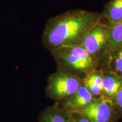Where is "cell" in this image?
Here are the masks:
<instances>
[{"label":"cell","instance_id":"cell-1","mask_svg":"<svg viewBox=\"0 0 122 122\" xmlns=\"http://www.w3.org/2000/svg\"><path fill=\"white\" fill-rule=\"evenodd\" d=\"M102 20L101 13L75 9L49 18L42 44L50 53L63 47L81 45L89 31Z\"/></svg>","mask_w":122,"mask_h":122},{"label":"cell","instance_id":"cell-2","mask_svg":"<svg viewBox=\"0 0 122 122\" xmlns=\"http://www.w3.org/2000/svg\"><path fill=\"white\" fill-rule=\"evenodd\" d=\"M57 70L83 77L93 70L99 68L98 64L81 45L61 48L50 53Z\"/></svg>","mask_w":122,"mask_h":122},{"label":"cell","instance_id":"cell-3","mask_svg":"<svg viewBox=\"0 0 122 122\" xmlns=\"http://www.w3.org/2000/svg\"><path fill=\"white\" fill-rule=\"evenodd\" d=\"M83 84L81 77L57 69L49 76L45 88L46 96L55 102H62L72 96Z\"/></svg>","mask_w":122,"mask_h":122},{"label":"cell","instance_id":"cell-4","mask_svg":"<svg viewBox=\"0 0 122 122\" xmlns=\"http://www.w3.org/2000/svg\"><path fill=\"white\" fill-rule=\"evenodd\" d=\"M110 30L109 24L101 20L89 30L81 44L101 68L109 53Z\"/></svg>","mask_w":122,"mask_h":122},{"label":"cell","instance_id":"cell-5","mask_svg":"<svg viewBox=\"0 0 122 122\" xmlns=\"http://www.w3.org/2000/svg\"><path fill=\"white\" fill-rule=\"evenodd\" d=\"M79 112L92 122H115L119 118L112 101L102 96L94 98Z\"/></svg>","mask_w":122,"mask_h":122},{"label":"cell","instance_id":"cell-6","mask_svg":"<svg viewBox=\"0 0 122 122\" xmlns=\"http://www.w3.org/2000/svg\"><path fill=\"white\" fill-rule=\"evenodd\" d=\"M94 98L95 97L83 84L69 98L65 101L58 103L63 109L68 112H80L87 106Z\"/></svg>","mask_w":122,"mask_h":122},{"label":"cell","instance_id":"cell-7","mask_svg":"<svg viewBox=\"0 0 122 122\" xmlns=\"http://www.w3.org/2000/svg\"><path fill=\"white\" fill-rule=\"evenodd\" d=\"M39 122H71L70 112L63 109L57 102L46 107L40 114Z\"/></svg>","mask_w":122,"mask_h":122},{"label":"cell","instance_id":"cell-8","mask_svg":"<svg viewBox=\"0 0 122 122\" xmlns=\"http://www.w3.org/2000/svg\"><path fill=\"white\" fill-rule=\"evenodd\" d=\"M104 71L101 68L93 70L83 79V84L95 98L102 94V86Z\"/></svg>","mask_w":122,"mask_h":122},{"label":"cell","instance_id":"cell-9","mask_svg":"<svg viewBox=\"0 0 122 122\" xmlns=\"http://www.w3.org/2000/svg\"><path fill=\"white\" fill-rule=\"evenodd\" d=\"M122 87V77L114 73L104 71L102 97L112 101L116 94Z\"/></svg>","mask_w":122,"mask_h":122},{"label":"cell","instance_id":"cell-10","mask_svg":"<svg viewBox=\"0 0 122 122\" xmlns=\"http://www.w3.org/2000/svg\"><path fill=\"white\" fill-rule=\"evenodd\" d=\"M102 19L112 24L122 20V0H110L101 12Z\"/></svg>","mask_w":122,"mask_h":122},{"label":"cell","instance_id":"cell-11","mask_svg":"<svg viewBox=\"0 0 122 122\" xmlns=\"http://www.w3.org/2000/svg\"><path fill=\"white\" fill-rule=\"evenodd\" d=\"M101 68L122 77V46L108 54Z\"/></svg>","mask_w":122,"mask_h":122},{"label":"cell","instance_id":"cell-12","mask_svg":"<svg viewBox=\"0 0 122 122\" xmlns=\"http://www.w3.org/2000/svg\"><path fill=\"white\" fill-rule=\"evenodd\" d=\"M109 24L110 28L109 43V53L122 46V20L116 23Z\"/></svg>","mask_w":122,"mask_h":122},{"label":"cell","instance_id":"cell-13","mask_svg":"<svg viewBox=\"0 0 122 122\" xmlns=\"http://www.w3.org/2000/svg\"><path fill=\"white\" fill-rule=\"evenodd\" d=\"M114 107L119 118H122V87L118 92L113 100Z\"/></svg>","mask_w":122,"mask_h":122},{"label":"cell","instance_id":"cell-14","mask_svg":"<svg viewBox=\"0 0 122 122\" xmlns=\"http://www.w3.org/2000/svg\"><path fill=\"white\" fill-rule=\"evenodd\" d=\"M71 122H92L84 115L79 112H70Z\"/></svg>","mask_w":122,"mask_h":122}]
</instances>
